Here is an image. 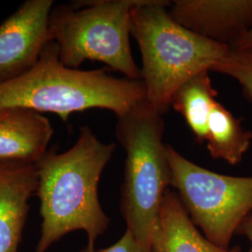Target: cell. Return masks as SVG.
<instances>
[{
	"mask_svg": "<svg viewBox=\"0 0 252 252\" xmlns=\"http://www.w3.org/2000/svg\"><path fill=\"white\" fill-rule=\"evenodd\" d=\"M115 150V143H103L90 127L83 126L68 151H48L36 162L42 223L36 252H47L63 235L78 230L88 236L86 248L95 250L109 224L100 205L98 183Z\"/></svg>",
	"mask_w": 252,
	"mask_h": 252,
	"instance_id": "1",
	"label": "cell"
},
{
	"mask_svg": "<svg viewBox=\"0 0 252 252\" xmlns=\"http://www.w3.org/2000/svg\"><path fill=\"white\" fill-rule=\"evenodd\" d=\"M146 101L141 80L116 78L106 69L80 70L60 62L54 40L35 66L15 80L0 83V109L25 108L52 112L64 123L73 112L101 108L121 117Z\"/></svg>",
	"mask_w": 252,
	"mask_h": 252,
	"instance_id": "2",
	"label": "cell"
},
{
	"mask_svg": "<svg viewBox=\"0 0 252 252\" xmlns=\"http://www.w3.org/2000/svg\"><path fill=\"white\" fill-rule=\"evenodd\" d=\"M168 3L143 0L131 14V35L141 54L146 102L161 115L167 112L174 94L185 82L210 71L230 50L180 26L165 9Z\"/></svg>",
	"mask_w": 252,
	"mask_h": 252,
	"instance_id": "3",
	"label": "cell"
},
{
	"mask_svg": "<svg viewBox=\"0 0 252 252\" xmlns=\"http://www.w3.org/2000/svg\"><path fill=\"white\" fill-rule=\"evenodd\" d=\"M164 122L144 101L118 117L115 135L126 153L121 212L127 230L153 250L162 199L171 186V168L162 142Z\"/></svg>",
	"mask_w": 252,
	"mask_h": 252,
	"instance_id": "4",
	"label": "cell"
},
{
	"mask_svg": "<svg viewBox=\"0 0 252 252\" xmlns=\"http://www.w3.org/2000/svg\"><path fill=\"white\" fill-rule=\"evenodd\" d=\"M143 0L76 1L56 5L49 29L63 65L78 68L86 60L98 61L125 78L140 80L131 52V14Z\"/></svg>",
	"mask_w": 252,
	"mask_h": 252,
	"instance_id": "5",
	"label": "cell"
},
{
	"mask_svg": "<svg viewBox=\"0 0 252 252\" xmlns=\"http://www.w3.org/2000/svg\"><path fill=\"white\" fill-rule=\"evenodd\" d=\"M171 186L178 190L194 225L211 243L230 250L244 220L252 214V177H233L210 171L166 145Z\"/></svg>",
	"mask_w": 252,
	"mask_h": 252,
	"instance_id": "6",
	"label": "cell"
},
{
	"mask_svg": "<svg viewBox=\"0 0 252 252\" xmlns=\"http://www.w3.org/2000/svg\"><path fill=\"white\" fill-rule=\"evenodd\" d=\"M54 0H27L0 25V83L32 69L53 40L49 20Z\"/></svg>",
	"mask_w": 252,
	"mask_h": 252,
	"instance_id": "7",
	"label": "cell"
},
{
	"mask_svg": "<svg viewBox=\"0 0 252 252\" xmlns=\"http://www.w3.org/2000/svg\"><path fill=\"white\" fill-rule=\"evenodd\" d=\"M168 12L189 31L230 48L252 28V0H175Z\"/></svg>",
	"mask_w": 252,
	"mask_h": 252,
	"instance_id": "8",
	"label": "cell"
},
{
	"mask_svg": "<svg viewBox=\"0 0 252 252\" xmlns=\"http://www.w3.org/2000/svg\"><path fill=\"white\" fill-rule=\"evenodd\" d=\"M37 186L36 163L0 162V252H18Z\"/></svg>",
	"mask_w": 252,
	"mask_h": 252,
	"instance_id": "9",
	"label": "cell"
},
{
	"mask_svg": "<svg viewBox=\"0 0 252 252\" xmlns=\"http://www.w3.org/2000/svg\"><path fill=\"white\" fill-rule=\"evenodd\" d=\"M53 135L50 120L37 111L0 109V162L36 163L48 152Z\"/></svg>",
	"mask_w": 252,
	"mask_h": 252,
	"instance_id": "10",
	"label": "cell"
},
{
	"mask_svg": "<svg viewBox=\"0 0 252 252\" xmlns=\"http://www.w3.org/2000/svg\"><path fill=\"white\" fill-rule=\"evenodd\" d=\"M153 252H241V249L223 250L211 243L200 234L178 193L168 189L162 199L159 233Z\"/></svg>",
	"mask_w": 252,
	"mask_h": 252,
	"instance_id": "11",
	"label": "cell"
},
{
	"mask_svg": "<svg viewBox=\"0 0 252 252\" xmlns=\"http://www.w3.org/2000/svg\"><path fill=\"white\" fill-rule=\"evenodd\" d=\"M252 142V132L244 129L241 120L217 102L207 126V149L214 159L237 164Z\"/></svg>",
	"mask_w": 252,
	"mask_h": 252,
	"instance_id": "12",
	"label": "cell"
},
{
	"mask_svg": "<svg viewBox=\"0 0 252 252\" xmlns=\"http://www.w3.org/2000/svg\"><path fill=\"white\" fill-rule=\"evenodd\" d=\"M217 95L209 71H203L185 82L172 98L171 107L185 119L198 143L207 140L208 121L218 102Z\"/></svg>",
	"mask_w": 252,
	"mask_h": 252,
	"instance_id": "13",
	"label": "cell"
},
{
	"mask_svg": "<svg viewBox=\"0 0 252 252\" xmlns=\"http://www.w3.org/2000/svg\"><path fill=\"white\" fill-rule=\"evenodd\" d=\"M237 81L244 94L252 103V48L230 49L210 69Z\"/></svg>",
	"mask_w": 252,
	"mask_h": 252,
	"instance_id": "14",
	"label": "cell"
},
{
	"mask_svg": "<svg viewBox=\"0 0 252 252\" xmlns=\"http://www.w3.org/2000/svg\"><path fill=\"white\" fill-rule=\"evenodd\" d=\"M81 252H154L153 250L147 248L142 244L139 243L135 238L132 233L126 229V233L122 236V238L116 243L107 249L102 250H93L85 248Z\"/></svg>",
	"mask_w": 252,
	"mask_h": 252,
	"instance_id": "15",
	"label": "cell"
},
{
	"mask_svg": "<svg viewBox=\"0 0 252 252\" xmlns=\"http://www.w3.org/2000/svg\"><path fill=\"white\" fill-rule=\"evenodd\" d=\"M236 234L244 235L250 240L252 247L249 252H252V214L244 220L243 223L238 228Z\"/></svg>",
	"mask_w": 252,
	"mask_h": 252,
	"instance_id": "16",
	"label": "cell"
},
{
	"mask_svg": "<svg viewBox=\"0 0 252 252\" xmlns=\"http://www.w3.org/2000/svg\"><path fill=\"white\" fill-rule=\"evenodd\" d=\"M247 48H252V28L240 39H238L230 49H247Z\"/></svg>",
	"mask_w": 252,
	"mask_h": 252,
	"instance_id": "17",
	"label": "cell"
}]
</instances>
